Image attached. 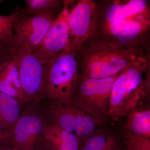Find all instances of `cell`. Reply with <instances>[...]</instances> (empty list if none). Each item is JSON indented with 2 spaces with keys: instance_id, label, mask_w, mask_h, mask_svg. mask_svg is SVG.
<instances>
[{
  "instance_id": "cell-1",
  "label": "cell",
  "mask_w": 150,
  "mask_h": 150,
  "mask_svg": "<svg viewBox=\"0 0 150 150\" xmlns=\"http://www.w3.org/2000/svg\"><path fill=\"white\" fill-rule=\"evenodd\" d=\"M147 59L142 51L119 43H98L84 59L85 77L100 79L115 76L127 67Z\"/></svg>"
},
{
  "instance_id": "cell-2",
  "label": "cell",
  "mask_w": 150,
  "mask_h": 150,
  "mask_svg": "<svg viewBox=\"0 0 150 150\" xmlns=\"http://www.w3.org/2000/svg\"><path fill=\"white\" fill-rule=\"evenodd\" d=\"M148 59L134 64L116 76L112 84L108 114L114 120L137 109L146 94Z\"/></svg>"
},
{
  "instance_id": "cell-3",
  "label": "cell",
  "mask_w": 150,
  "mask_h": 150,
  "mask_svg": "<svg viewBox=\"0 0 150 150\" xmlns=\"http://www.w3.org/2000/svg\"><path fill=\"white\" fill-rule=\"evenodd\" d=\"M76 52L68 48L48 61L47 98L51 101L72 102L78 84Z\"/></svg>"
},
{
  "instance_id": "cell-4",
  "label": "cell",
  "mask_w": 150,
  "mask_h": 150,
  "mask_svg": "<svg viewBox=\"0 0 150 150\" xmlns=\"http://www.w3.org/2000/svg\"><path fill=\"white\" fill-rule=\"evenodd\" d=\"M11 54L28 101H38L47 97L48 61L39 59L23 48H16Z\"/></svg>"
},
{
  "instance_id": "cell-5",
  "label": "cell",
  "mask_w": 150,
  "mask_h": 150,
  "mask_svg": "<svg viewBox=\"0 0 150 150\" xmlns=\"http://www.w3.org/2000/svg\"><path fill=\"white\" fill-rule=\"evenodd\" d=\"M51 101L47 111L48 123L71 132L80 140L93 133L96 122L90 111L73 102Z\"/></svg>"
},
{
  "instance_id": "cell-6",
  "label": "cell",
  "mask_w": 150,
  "mask_h": 150,
  "mask_svg": "<svg viewBox=\"0 0 150 150\" xmlns=\"http://www.w3.org/2000/svg\"><path fill=\"white\" fill-rule=\"evenodd\" d=\"M71 2H64L62 11L52 21L43 39L38 46L30 51L39 59L48 61L52 57L69 47L68 16L70 11L69 6Z\"/></svg>"
},
{
  "instance_id": "cell-7",
  "label": "cell",
  "mask_w": 150,
  "mask_h": 150,
  "mask_svg": "<svg viewBox=\"0 0 150 150\" xmlns=\"http://www.w3.org/2000/svg\"><path fill=\"white\" fill-rule=\"evenodd\" d=\"M96 5L91 0H82L70 10L68 16L69 29V48L77 51L93 34L96 28Z\"/></svg>"
},
{
  "instance_id": "cell-8",
  "label": "cell",
  "mask_w": 150,
  "mask_h": 150,
  "mask_svg": "<svg viewBox=\"0 0 150 150\" xmlns=\"http://www.w3.org/2000/svg\"><path fill=\"white\" fill-rule=\"evenodd\" d=\"M55 13L25 15L17 20L13 24L16 49L21 48L31 51L38 46L54 20Z\"/></svg>"
},
{
  "instance_id": "cell-9",
  "label": "cell",
  "mask_w": 150,
  "mask_h": 150,
  "mask_svg": "<svg viewBox=\"0 0 150 150\" xmlns=\"http://www.w3.org/2000/svg\"><path fill=\"white\" fill-rule=\"evenodd\" d=\"M116 76L100 79L83 78L79 88L78 99L72 102L93 113L96 110L108 114L110 92Z\"/></svg>"
},
{
  "instance_id": "cell-10",
  "label": "cell",
  "mask_w": 150,
  "mask_h": 150,
  "mask_svg": "<svg viewBox=\"0 0 150 150\" xmlns=\"http://www.w3.org/2000/svg\"><path fill=\"white\" fill-rule=\"evenodd\" d=\"M46 122L35 112L22 114L10 133L13 147L17 150H36Z\"/></svg>"
},
{
  "instance_id": "cell-11",
  "label": "cell",
  "mask_w": 150,
  "mask_h": 150,
  "mask_svg": "<svg viewBox=\"0 0 150 150\" xmlns=\"http://www.w3.org/2000/svg\"><path fill=\"white\" fill-rule=\"evenodd\" d=\"M150 25L149 8L139 13L111 22H105L106 32L118 43L129 46L147 31Z\"/></svg>"
},
{
  "instance_id": "cell-12",
  "label": "cell",
  "mask_w": 150,
  "mask_h": 150,
  "mask_svg": "<svg viewBox=\"0 0 150 150\" xmlns=\"http://www.w3.org/2000/svg\"><path fill=\"white\" fill-rule=\"evenodd\" d=\"M42 139L50 150H80V139L76 135L46 122Z\"/></svg>"
},
{
  "instance_id": "cell-13",
  "label": "cell",
  "mask_w": 150,
  "mask_h": 150,
  "mask_svg": "<svg viewBox=\"0 0 150 150\" xmlns=\"http://www.w3.org/2000/svg\"><path fill=\"white\" fill-rule=\"evenodd\" d=\"M0 92L16 98L22 103L28 102L23 91L16 65L12 59L0 67Z\"/></svg>"
},
{
  "instance_id": "cell-14",
  "label": "cell",
  "mask_w": 150,
  "mask_h": 150,
  "mask_svg": "<svg viewBox=\"0 0 150 150\" xmlns=\"http://www.w3.org/2000/svg\"><path fill=\"white\" fill-rule=\"evenodd\" d=\"M149 8L144 0H130L125 2H115L106 9L105 13L106 22H111L142 12Z\"/></svg>"
},
{
  "instance_id": "cell-15",
  "label": "cell",
  "mask_w": 150,
  "mask_h": 150,
  "mask_svg": "<svg viewBox=\"0 0 150 150\" xmlns=\"http://www.w3.org/2000/svg\"><path fill=\"white\" fill-rule=\"evenodd\" d=\"M21 103L16 98L0 92V121L10 134L21 115Z\"/></svg>"
},
{
  "instance_id": "cell-16",
  "label": "cell",
  "mask_w": 150,
  "mask_h": 150,
  "mask_svg": "<svg viewBox=\"0 0 150 150\" xmlns=\"http://www.w3.org/2000/svg\"><path fill=\"white\" fill-rule=\"evenodd\" d=\"M127 116L126 128L128 132L150 139V109H136Z\"/></svg>"
},
{
  "instance_id": "cell-17",
  "label": "cell",
  "mask_w": 150,
  "mask_h": 150,
  "mask_svg": "<svg viewBox=\"0 0 150 150\" xmlns=\"http://www.w3.org/2000/svg\"><path fill=\"white\" fill-rule=\"evenodd\" d=\"M25 15L24 10H18L6 16L0 15V44L11 53L16 49L13 23Z\"/></svg>"
},
{
  "instance_id": "cell-18",
  "label": "cell",
  "mask_w": 150,
  "mask_h": 150,
  "mask_svg": "<svg viewBox=\"0 0 150 150\" xmlns=\"http://www.w3.org/2000/svg\"><path fill=\"white\" fill-rule=\"evenodd\" d=\"M61 3L59 0H25V16H31L55 12Z\"/></svg>"
},
{
  "instance_id": "cell-19",
  "label": "cell",
  "mask_w": 150,
  "mask_h": 150,
  "mask_svg": "<svg viewBox=\"0 0 150 150\" xmlns=\"http://www.w3.org/2000/svg\"><path fill=\"white\" fill-rule=\"evenodd\" d=\"M80 150H118L117 143L111 137L98 134L87 140Z\"/></svg>"
},
{
  "instance_id": "cell-20",
  "label": "cell",
  "mask_w": 150,
  "mask_h": 150,
  "mask_svg": "<svg viewBox=\"0 0 150 150\" xmlns=\"http://www.w3.org/2000/svg\"><path fill=\"white\" fill-rule=\"evenodd\" d=\"M125 143L127 150H150V139L129 132L125 136Z\"/></svg>"
},
{
  "instance_id": "cell-21",
  "label": "cell",
  "mask_w": 150,
  "mask_h": 150,
  "mask_svg": "<svg viewBox=\"0 0 150 150\" xmlns=\"http://www.w3.org/2000/svg\"><path fill=\"white\" fill-rule=\"evenodd\" d=\"M10 143L12 144L10 134L4 129L0 121V145Z\"/></svg>"
},
{
  "instance_id": "cell-22",
  "label": "cell",
  "mask_w": 150,
  "mask_h": 150,
  "mask_svg": "<svg viewBox=\"0 0 150 150\" xmlns=\"http://www.w3.org/2000/svg\"><path fill=\"white\" fill-rule=\"evenodd\" d=\"M11 59V52L0 44V67Z\"/></svg>"
},
{
  "instance_id": "cell-23",
  "label": "cell",
  "mask_w": 150,
  "mask_h": 150,
  "mask_svg": "<svg viewBox=\"0 0 150 150\" xmlns=\"http://www.w3.org/2000/svg\"><path fill=\"white\" fill-rule=\"evenodd\" d=\"M0 150H17L13 147H6L0 148Z\"/></svg>"
},
{
  "instance_id": "cell-24",
  "label": "cell",
  "mask_w": 150,
  "mask_h": 150,
  "mask_svg": "<svg viewBox=\"0 0 150 150\" xmlns=\"http://www.w3.org/2000/svg\"><path fill=\"white\" fill-rule=\"evenodd\" d=\"M2 1H1V0H0V3L1 2H2Z\"/></svg>"
},
{
  "instance_id": "cell-25",
  "label": "cell",
  "mask_w": 150,
  "mask_h": 150,
  "mask_svg": "<svg viewBox=\"0 0 150 150\" xmlns=\"http://www.w3.org/2000/svg\"></svg>"
}]
</instances>
